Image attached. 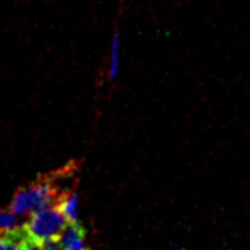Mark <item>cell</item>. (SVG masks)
<instances>
[{"label": "cell", "instance_id": "6da1fadb", "mask_svg": "<svg viewBox=\"0 0 250 250\" xmlns=\"http://www.w3.org/2000/svg\"><path fill=\"white\" fill-rule=\"evenodd\" d=\"M65 225H67V219L56 205L32 212L27 222L22 225L24 233L29 239V249H40L46 239L59 238Z\"/></svg>", "mask_w": 250, "mask_h": 250}, {"label": "cell", "instance_id": "7a4b0ae2", "mask_svg": "<svg viewBox=\"0 0 250 250\" xmlns=\"http://www.w3.org/2000/svg\"><path fill=\"white\" fill-rule=\"evenodd\" d=\"M59 200L54 182L49 179H38L30 186L19 188L11 200L10 209L18 215H30L38 209L56 205Z\"/></svg>", "mask_w": 250, "mask_h": 250}, {"label": "cell", "instance_id": "3957f363", "mask_svg": "<svg viewBox=\"0 0 250 250\" xmlns=\"http://www.w3.org/2000/svg\"><path fill=\"white\" fill-rule=\"evenodd\" d=\"M59 249L63 250H84L85 244V231L78 222H67V225L59 234Z\"/></svg>", "mask_w": 250, "mask_h": 250}, {"label": "cell", "instance_id": "277c9868", "mask_svg": "<svg viewBox=\"0 0 250 250\" xmlns=\"http://www.w3.org/2000/svg\"><path fill=\"white\" fill-rule=\"evenodd\" d=\"M56 206L67 219V222H78V192L70 190L65 192L62 196H59Z\"/></svg>", "mask_w": 250, "mask_h": 250}, {"label": "cell", "instance_id": "5b68a950", "mask_svg": "<svg viewBox=\"0 0 250 250\" xmlns=\"http://www.w3.org/2000/svg\"><path fill=\"white\" fill-rule=\"evenodd\" d=\"M119 44H121V37L119 30H114L113 42H111V54H109V68H108V78L114 80L119 71Z\"/></svg>", "mask_w": 250, "mask_h": 250}, {"label": "cell", "instance_id": "8992f818", "mask_svg": "<svg viewBox=\"0 0 250 250\" xmlns=\"http://www.w3.org/2000/svg\"><path fill=\"white\" fill-rule=\"evenodd\" d=\"M19 228H21L19 215L11 209H0V233L15 231Z\"/></svg>", "mask_w": 250, "mask_h": 250}]
</instances>
